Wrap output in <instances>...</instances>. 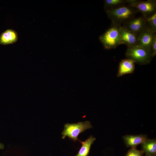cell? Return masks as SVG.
I'll return each instance as SVG.
<instances>
[{"label":"cell","mask_w":156,"mask_h":156,"mask_svg":"<svg viewBox=\"0 0 156 156\" xmlns=\"http://www.w3.org/2000/svg\"><path fill=\"white\" fill-rule=\"evenodd\" d=\"M144 153L142 150H140L136 148H131L129 149L125 156H143Z\"/></svg>","instance_id":"obj_16"},{"label":"cell","mask_w":156,"mask_h":156,"mask_svg":"<svg viewBox=\"0 0 156 156\" xmlns=\"http://www.w3.org/2000/svg\"><path fill=\"white\" fill-rule=\"evenodd\" d=\"M92 128V126L89 121L75 123H66L64 125V129L62 132V138L64 139L67 137L76 142L79 140L77 137L80 133Z\"/></svg>","instance_id":"obj_4"},{"label":"cell","mask_w":156,"mask_h":156,"mask_svg":"<svg viewBox=\"0 0 156 156\" xmlns=\"http://www.w3.org/2000/svg\"><path fill=\"white\" fill-rule=\"evenodd\" d=\"M122 26L127 30L140 34L145 29V17L143 15L134 17Z\"/></svg>","instance_id":"obj_7"},{"label":"cell","mask_w":156,"mask_h":156,"mask_svg":"<svg viewBox=\"0 0 156 156\" xmlns=\"http://www.w3.org/2000/svg\"><path fill=\"white\" fill-rule=\"evenodd\" d=\"M4 145L2 143H0V149H3L4 148Z\"/></svg>","instance_id":"obj_18"},{"label":"cell","mask_w":156,"mask_h":156,"mask_svg":"<svg viewBox=\"0 0 156 156\" xmlns=\"http://www.w3.org/2000/svg\"><path fill=\"white\" fill-rule=\"evenodd\" d=\"M145 17V29L156 33V12Z\"/></svg>","instance_id":"obj_14"},{"label":"cell","mask_w":156,"mask_h":156,"mask_svg":"<svg viewBox=\"0 0 156 156\" xmlns=\"http://www.w3.org/2000/svg\"><path fill=\"white\" fill-rule=\"evenodd\" d=\"M127 3L144 16L156 12V1L127 0Z\"/></svg>","instance_id":"obj_5"},{"label":"cell","mask_w":156,"mask_h":156,"mask_svg":"<svg viewBox=\"0 0 156 156\" xmlns=\"http://www.w3.org/2000/svg\"><path fill=\"white\" fill-rule=\"evenodd\" d=\"M104 2L105 11L127 3V0H105Z\"/></svg>","instance_id":"obj_15"},{"label":"cell","mask_w":156,"mask_h":156,"mask_svg":"<svg viewBox=\"0 0 156 156\" xmlns=\"http://www.w3.org/2000/svg\"><path fill=\"white\" fill-rule=\"evenodd\" d=\"M125 55L135 63L142 65L150 64L153 58L151 50L137 45L128 47Z\"/></svg>","instance_id":"obj_2"},{"label":"cell","mask_w":156,"mask_h":156,"mask_svg":"<svg viewBox=\"0 0 156 156\" xmlns=\"http://www.w3.org/2000/svg\"><path fill=\"white\" fill-rule=\"evenodd\" d=\"M112 24L110 28L99 37L100 40L107 49H115L121 44L119 34L120 26Z\"/></svg>","instance_id":"obj_3"},{"label":"cell","mask_w":156,"mask_h":156,"mask_svg":"<svg viewBox=\"0 0 156 156\" xmlns=\"http://www.w3.org/2000/svg\"><path fill=\"white\" fill-rule=\"evenodd\" d=\"M112 24L121 26L134 17L138 12L134 8L127 3L105 11Z\"/></svg>","instance_id":"obj_1"},{"label":"cell","mask_w":156,"mask_h":156,"mask_svg":"<svg viewBox=\"0 0 156 156\" xmlns=\"http://www.w3.org/2000/svg\"><path fill=\"white\" fill-rule=\"evenodd\" d=\"M135 63L128 58L122 60L119 63L117 77H119L133 73L135 68Z\"/></svg>","instance_id":"obj_10"},{"label":"cell","mask_w":156,"mask_h":156,"mask_svg":"<svg viewBox=\"0 0 156 156\" xmlns=\"http://www.w3.org/2000/svg\"><path fill=\"white\" fill-rule=\"evenodd\" d=\"M151 50L152 56L153 58L156 55V34H155L153 37L151 46Z\"/></svg>","instance_id":"obj_17"},{"label":"cell","mask_w":156,"mask_h":156,"mask_svg":"<svg viewBox=\"0 0 156 156\" xmlns=\"http://www.w3.org/2000/svg\"><path fill=\"white\" fill-rule=\"evenodd\" d=\"M122 138L126 146L131 148H136L138 145L142 144L149 139L147 135L143 134L126 135Z\"/></svg>","instance_id":"obj_8"},{"label":"cell","mask_w":156,"mask_h":156,"mask_svg":"<svg viewBox=\"0 0 156 156\" xmlns=\"http://www.w3.org/2000/svg\"><path fill=\"white\" fill-rule=\"evenodd\" d=\"M145 156H146V155H145Z\"/></svg>","instance_id":"obj_19"},{"label":"cell","mask_w":156,"mask_h":156,"mask_svg":"<svg viewBox=\"0 0 156 156\" xmlns=\"http://www.w3.org/2000/svg\"><path fill=\"white\" fill-rule=\"evenodd\" d=\"M156 34L145 29L139 35L137 45L151 50L153 37Z\"/></svg>","instance_id":"obj_9"},{"label":"cell","mask_w":156,"mask_h":156,"mask_svg":"<svg viewBox=\"0 0 156 156\" xmlns=\"http://www.w3.org/2000/svg\"><path fill=\"white\" fill-rule=\"evenodd\" d=\"M18 39L17 34L12 29H8L0 36V44L6 45L16 42Z\"/></svg>","instance_id":"obj_11"},{"label":"cell","mask_w":156,"mask_h":156,"mask_svg":"<svg viewBox=\"0 0 156 156\" xmlns=\"http://www.w3.org/2000/svg\"><path fill=\"white\" fill-rule=\"evenodd\" d=\"M96 140V138L92 135L84 141H82L79 140H78L81 142L82 145L78 153L75 156H88L91 146Z\"/></svg>","instance_id":"obj_13"},{"label":"cell","mask_w":156,"mask_h":156,"mask_svg":"<svg viewBox=\"0 0 156 156\" xmlns=\"http://www.w3.org/2000/svg\"><path fill=\"white\" fill-rule=\"evenodd\" d=\"M119 34L121 44L128 47L137 46L140 34L130 31L122 26H120Z\"/></svg>","instance_id":"obj_6"},{"label":"cell","mask_w":156,"mask_h":156,"mask_svg":"<svg viewBox=\"0 0 156 156\" xmlns=\"http://www.w3.org/2000/svg\"><path fill=\"white\" fill-rule=\"evenodd\" d=\"M142 150L146 156H156V139H148L142 144Z\"/></svg>","instance_id":"obj_12"}]
</instances>
